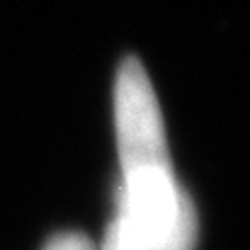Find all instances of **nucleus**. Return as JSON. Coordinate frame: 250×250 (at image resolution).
<instances>
[{"mask_svg": "<svg viewBox=\"0 0 250 250\" xmlns=\"http://www.w3.org/2000/svg\"><path fill=\"white\" fill-rule=\"evenodd\" d=\"M114 126L124 172L117 214L144 250H194L197 211L172 175L161 104L136 56H126L117 71Z\"/></svg>", "mask_w": 250, "mask_h": 250, "instance_id": "1", "label": "nucleus"}, {"mask_svg": "<svg viewBox=\"0 0 250 250\" xmlns=\"http://www.w3.org/2000/svg\"><path fill=\"white\" fill-rule=\"evenodd\" d=\"M102 250H144V248H141L136 233L131 231V226L126 224V219L122 214H117L112 219V224L107 226Z\"/></svg>", "mask_w": 250, "mask_h": 250, "instance_id": "2", "label": "nucleus"}, {"mask_svg": "<svg viewBox=\"0 0 250 250\" xmlns=\"http://www.w3.org/2000/svg\"><path fill=\"white\" fill-rule=\"evenodd\" d=\"M44 250H92V243L83 233H61L54 236Z\"/></svg>", "mask_w": 250, "mask_h": 250, "instance_id": "3", "label": "nucleus"}]
</instances>
